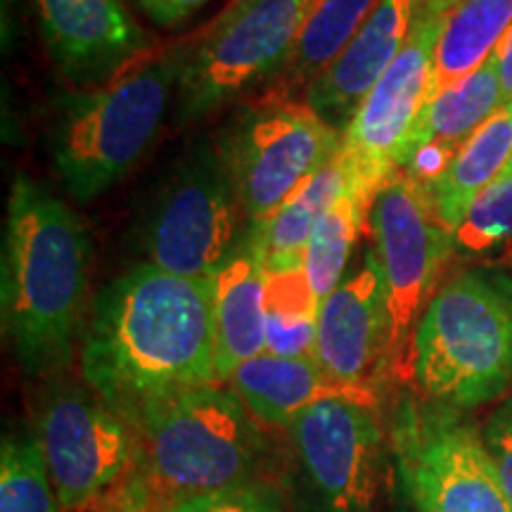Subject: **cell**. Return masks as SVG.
I'll list each match as a JSON object with an SVG mask.
<instances>
[{"label":"cell","mask_w":512,"mask_h":512,"mask_svg":"<svg viewBox=\"0 0 512 512\" xmlns=\"http://www.w3.org/2000/svg\"><path fill=\"white\" fill-rule=\"evenodd\" d=\"M81 373L114 411L216 384L214 280L140 264L102 287L81 344Z\"/></svg>","instance_id":"6da1fadb"},{"label":"cell","mask_w":512,"mask_h":512,"mask_svg":"<svg viewBox=\"0 0 512 512\" xmlns=\"http://www.w3.org/2000/svg\"><path fill=\"white\" fill-rule=\"evenodd\" d=\"M93 245L69 207L17 176L3 245V320L27 375L64 368L86 313Z\"/></svg>","instance_id":"7a4b0ae2"},{"label":"cell","mask_w":512,"mask_h":512,"mask_svg":"<svg viewBox=\"0 0 512 512\" xmlns=\"http://www.w3.org/2000/svg\"><path fill=\"white\" fill-rule=\"evenodd\" d=\"M422 399L475 411L512 392V278L467 268L439 287L413 337Z\"/></svg>","instance_id":"3957f363"},{"label":"cell","mask_w":512,"mask_h":512,"mask_svg":"<svg viewBox=\"0 0 512 512\" xmlns=\"http://www.w3.org/2000/svg\"><path fill=\"white\" fill-rule=\"evenodd\" d=\"M136 430L145 482L166 503L254 482L264 439L230 387L204 384L145 403Z\"/></svg>","instance_id":"277c9868"},{"label":"cell","mask_w":512,"mask_h":512,"mask_svg":"<svg viewBox=\"0 0 512 512\" xmlns=\"http://www.w3.org/2000/svg\"><path fill=\"white\" fill-rule=\"evenodd\" d=\"M176 79V55L138 57L112 81L60 102L50 152L64 188L76 200L105 195L150 150Z\"/></svg>","instance_id":"5b68a950"},{"label":"cell","mask_w":512,"mask_h":512,"mask_svg":"<svg viewBox=\"0 0 512 512\" xmlns=\"http://www.w3.org/2000/svg\"><path fill=\"white\" fill-rule=\"evenodd\" d=\"M368 230L387 285L384 380H408L415 330L441 287L453 235L434 214L430 190L406 174H396L377 192L368 211Z\"/></svg>","instance_id":"8992f818"},{"label":"cell","mask_w":512,"mask_h":512,"mask_svg":"<svg viewBox=\"0 0 512 512\" xmlns=\"http://www.w3.org/2000/svg\"><path fill=\"white\" fill-rule=\"evenodd\" d=\"M342 133L306 102L268 93L230 124L219 152L249 228L261 226L337 157Z\"/></svg>","instance_id":"52a82bcc"},{"label":"cell","mask_w":512,"mask_h":512,"mask_svg":"<svg viewBox=\"0 0 512 512\" xmlns=\"http://www.w3.org/2000/svg\"><path fill=\"white\" fill-rule=\"evenodd\" d=\"M392 448L413 512H512L482 430L460 411L408 396Z\"/></svg>","instance_id":"ba28073f"},{"label":"cell","mask_w":512,"mask_h":512,"mask_svg":"<svg viewBox=\"0 0 512 512\" xmlns=\"http://www.w3.org/2000/svg\"><path fill=\"white\" fill-rule=\"evenodd\" d=\"M240 200L219 147L197 143L185 155L147 211V261L190 280H214L240 240Z\"/></svg>","instance_id":"9c48e42d"},{"label":"cell","mask_w":512,"mask_h":512,"mask_svg":"<svg viewBox=\"0 0 512 512\" xmlns=\"http://www.w3.org/2000/svg\"><path fill=\"white\" fill-rule=\"evenodd\" d=\"M320 0H235L195 48L176 57L178 114L200 119L278 74Z\"/></svg>","instance_id":"30bf717a"},{"label":"cell","mask_w":512,"mask_h":512,"mask_svg":"<svg viewBox=\"0 0 512 512\" xmlns=\"http://www.w3.org/2000/svg\"><path fill=\"white\" fill-rule=\"evenodd\" d=\"M34 434L64 512L110 501L140 456L131 422L91 387H50L38 401Z\"/></svg>","instance_id":"8fae6325"},{"label":"cell","mask_w":512,"mask_h":512,"mask_svg":"<svg viewBox=\"0 0 512 512\" xmlns=\"http://www.w3.org/2000/svg\"><path fill=\"white\" fill-rule=\"evenodd\" d=\"M441 22L444 15L418 12L406 46L366 95L342 133L339 162L344 166V176L370 204L377 192L399 174L415 121L430 102Z\"/></svg>","instance_id":"7c38bea8"},{"label":"cell","mask_w":512,"mask_h":512,"mask_svg":"<svg viewBox=\"0 0 512 512\" xmlns=\"http://www.w3.org/2000/svg\"><path fill=\"white\" fill-rule=\"evenodd\" d=\"M287 432L320 512H377L387 441L373 401L323 399Z\"/></svg>","instance_id":"4fadbf2b"},{"label":"cell","mask_w":512,"mask_h":512,"mask_svg":"<svg viewBox=\"0 0 512 512\" xmlns=\"http://www.w3.org/2000/svg\"><path fill=\"white\" fill-rule=\"evenodd\" d=\"M389 339L387 285L375 247L320 302L316 361L349 389L377 392Z\"/></svg>","instance_id":"5bb4252c"},{"label":"cell","mask_w":512,"mask_h":512,"mask_svg":"<svg viewBox=\"0 0 512 512\" xmlns=\"http://www.w3.org/2000/svg\"><path fill=\"white\" fill-rule=\"evenodd\" d=\"M36 5L48 53L76 86H102L145 55L147 36L121 0H36Z\"/></svg>","instance_id":"9a60e30c"},{"label":"cell","mask_w":512,"mask_h":512,"mask_svg":"<svg viewBox=\"0 0 512 512\" xmlns=\"http://www.w3.org/2000/svg\"><path fill=\"white\" fill-rule=\"evenodd\" d=\"M418 5L420 0H380L344 53L304 91L306 105L339 133L406 46Z\"/></svg>","instance_id":"2e32d148"},{"label":"cell","mask_w":512,"mask_h":512,"mask_svg":"<svg viewBox=\"0 0 512 512\" xmlns=\"http://www.w3.org/2000/svg\"><path fill=\"white\" fill-rule=\"evenodd\" d=\"M505 107L494 57L475 74L453 83L427 102L403 150L399 174L430 188L458 155V150Z\"/></svg>","instance_id":"e0dca14e"},{"label":"cell","mask_w":512,"mask_h":512,"mask_svg":"<svg viewBox=\"0 0 512 512\" xmlns=\"http://www.w3.org/2000/svg\"><path fill=\"white\" fill-rule=\"evenodd\" d=\"M228 384L259 425L285 430H290L306 408L323 399L351 396L373 403L377 399V392L349 389L332 380L313 356L292 358L268 351L242 363Z\"/></svg>","instance_id":"ac0fdd59"},{"label":"cell","mask_w":512,"mask_h":512,"mask_svg":"<svg viewBox=\"0 0 512 512\" xmlns=\"http://www.w3.org/2000/svg\"><path fill=\"white\" fill-rule=\"evenodd\" d=\"M264 290V264L245 235L233 259L214 278L216 384L228 382L249 358L266 354Z\"/></svg>","instance_id":"d6986e66"},{"label":"cell","mask_w":512,"mask_h":512,"mask_svg":"<svg viewBox=\"0 0 512 512\" xmlns=\"http://www.w3.org/2000/svg\"><path fill=\"white\" fill-rule=\"evenodd\" d=\"M512 155V107L505 105L491 117L448 164L430 197L437 219L448 233L460 226L467 209L503 174Z\"/></svg>","instance_id":"ffe728a7"},{"label":"cell","mask_w":512,"mask_h":512,"mask_svg":"<svg viewBox=\"0 0 512 512\" xmlns=\"http://www.w3.org/2000/svg\"><path fill=\"white\" fill-rule=\"evenodd\" d=\"M512 27V0H460L441 22L430 100L494 57Z\"/></svg>","instance_id":"44dd1931"},{"label":"cell","mask_w":512,"mask_h":512,"mask_svg":"<svg viewBox=\"0 0 512 512\" xmlns=\"http://www.w3.org/2000/svg\"><path fill=\"white\" fill-rule=\"evenodd\" d=\"M344 183H347V176H344V166L337 152V157L323 171H318L302 190L294 192V197L275 211L271 219L247 230V238L252 240L264 271L304 264L311 230L328 204L342 192Z\"/></svg>","instance_id":"7402d4cb"},{"label":"cell","mask_w":512,"mask_h":512,"mask_svg":"<svg viewBox=\"0 0 512 512\" xmlns=\"http://www.w3.org/2000/svg\"><path fill=\"white\" fill-rule=\"evenodd\" d=\"M380 0H320L306 19L290 57L278 69L273 95L292 98L299 88H309L349 46L366 24Z\"/></svg>","instance_id":"603a6c76"},{"label":"cell","mask_w":512,"mask_h":512,"mask_svg":"<svg viewBox=\"0 0 512 512\" xmlns=\"http://www.w3.org/2000/svg\"><path fill=\"white\" fill-rule=\"evenodd\" d=\"M264 309L268 354L292 358L316 354L320 297L304 264L266 271Z\"/></svg>","instance_id":"cb8c5ba5"},{"label":"cell","mask_w":512,"mask_h":512,"mask_svg":"<svg viewBox=\"0 0 512 512\" xmlns=\"http://www.w3.org/2000/svg\"><path fill=\"white\" fill-rule=\"evenodd\" d=\"M368 211L370 202L363 200L349 183H344L342 192L328 204V209L313 226L304 266L320 302L347 275L351 252L363 226L368 223Z\"/></svg>","instance_id":"d4e9b609"},{"label":"cell","mask_w":512,"mask_h":512,"mask_svg":"<svg viewBox=\"0 0 512 512\" xmlns=\"http://www.w3.org/2000/svg\"><path fill=\"white\" fill-rule=\"evenodd\" d=\"M0 512H64L34 432L3 437Z\"/></svg>","instance_id":"484cf974"},{"label":"cell","mask_w":512,"mask_h":512,"mask_svg":"<svg viewBox=\"0 0 512 512\" xmlns=\"http://www.w3.org/2000/svg\"><path fill=\"white\" fill-rule=\"evenodd\" d=\"M512 247V174H501L472 202L453 230V252L484 256Z\"/></svg>","instance_id":"4316f807"},{"label":"cell","mask_w":512,"mask_h":512,"mask_svg":"<svg viewBox=\"0 0 512 512\" xmlns=\"http://www.w3.org/2000/svg\"><path fill=\"white\" fill-rule=\"evenodd\" d=\"M162 512H285L271 489L256 482L164 503Z\"/></svg>","instance_id":"83f0119b"},{"label":"cell","mask_w":512,"mask_h":512,"mask_svg":"<svg viewBox=\"0 0 512 512\" xmlns=\"http://www.w3.org/2000/svg\"><path fill=\"white\" fill-rule=\"evenodd\" d=\"M482 434L505 496L512 503V394L501 399V403L491 411L489 420L482 427Z\"/></svg>","instance_id":"f1b7e54d"},{"label":"cell","mask_w":512,"mask_h":512,"mask_svg":"<svg viewBox=\"0 0 512 512\" xmlns=\"http://www.w3.org/2000/svg\"><path fill=\"white\" fill-rule=\"evenodd\" d=\"M105 512H162L155 496H152L150 484L143 475L128 477V482L107 501Z\"/></svg>","instance_id":"f546056e"},{"label":"cell","mask_w":512,"mask_h":512,"mask_svg":"<svg viewBox=\"0 0 512 512\" xmlns=\"http://www.w3.org/2000/svg\"><path fill=\"white\" fill-rule=\"evenodd\" d=\"M211 0H140V8L159 27H176Z\"/></svg>","instance_id":"4dcf8cb0"},{"label":"cell","mask_w":512,"mask_h":512,"mask_svg":"<svg viewBox=\"0 0 512 512\" xmlns=\"http://www.w3.org/2000/svg\"><path fill=\"white\" fill-rule=\"evenodd\" d=\"M494 64L498 72V81H501V88H503L505 105H510L512 102V27L505 31L503 41L498 43L494 53Z\"/></svg>","instance_id":"1f68e13d"},{"label":"cell","mask_w":512,"mask_h":512,"mask_svg":"<svg viewBox=\"0 0 512 512\" xmlns=\"http://www.w3.org/2000/svg\"><path fill=\"white\" fill-rule=\"evenodd\" d=\"M460 0H420L418 12H425V15H446L451 12Z\"/></svg>","instance_id":"d6a6232c"},{"label":"cell","mask_w":512,"mask_h":512,"mask_svg":"<svg viewBox=\"0 0 512 512\" xmlns=\"http://www.w3.org/2000/svg\"><path fill=\"white\" fill-rule=\"evenodd\" d=\"M510 107H512V102H510ZM503 174H512V155H510V162H508V166H505Z\"/></svg>","instance_id":"836d02e7"},{"label":"cell","mask_w":512,"mask_h":512,"mask_svg":"<svg viewBox=\"0 0 512 512\" xmlns=\"http://www.w3.org/2000/svg\"><path fill=\"white\" fill-rule=\"evenodd\" d=\"M510 256H512V247H510ZM510 266H512V259H510ZM510 278H512V275H510Z\"/></svg>","instance_id":"e575fe53"}]
</instances>
